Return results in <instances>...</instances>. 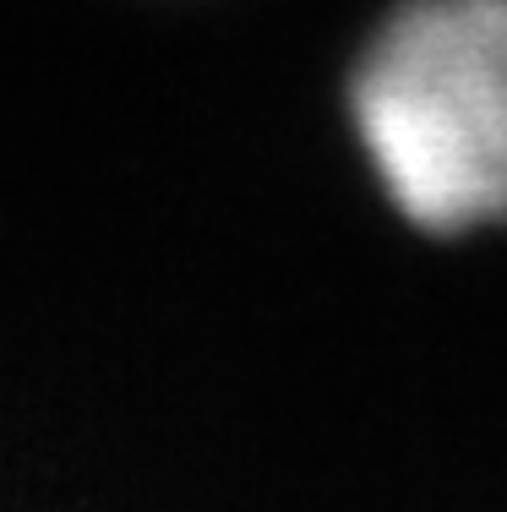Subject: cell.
I'll return each instance as SVG.
<instances>
[{
	"instance_id": "1",
	"label": "cell",
	"mask_w": 507,
	"mask_h": 512,
	"mask_svg": "<svg viewBox=\"0 0 507 512\" xmlns=\"http://www.w3.org/2000/svg\"><path fill=\"white\" fill-rule=\"evenodd\" d=\"M377 180L420 229L507 218V0H409L355 71Z\"/></svg>"
}]
</instances>
